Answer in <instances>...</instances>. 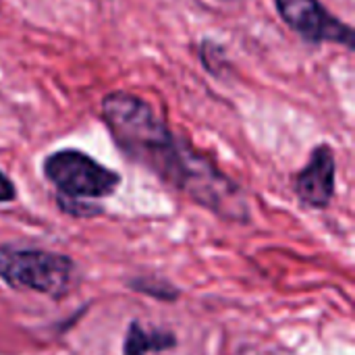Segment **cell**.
<instances>
[{"mask_svg": "<svg viewBox=\"0 0 355 355\" xmlns=\"http://www.w3.org/2000/svg\"><path fill=\"white\" fill-rule=\"evenodd\" d=\"M102 116L121 152L179 189L191 146L179 141L146 100L112 92L102 100Z\"/></svg>", "mask_w": 355, "mask_h": 355, "instance_id": "1", "label": "cell"}, {"mask_svg": "<svg viewBox=\"0 0 355 355\" xmlns=\"http://www.w3.org/2000/svg\"><path fill=\"white\" fill-rule=\"evenodd\" d=\"M73 277L75 262L69 256L33 248H0V281L15 291L62 300L71 291Z\"/></svg>", "mask_w": 355, "mask_h": 355, "instance_id": "2", "label": "cell"}, {"mask_svg": "<svg viewBox=\"0 0 355 355\" xmlns=\"http://www.w3.org/2000/svg\"><path fill=\"white\" fill-rule=\"evenodd\" d=\"M46 179L58 196L71 200H96L112 196L121 177L79 150H60L44 160Z\"/></svg>", "mask_w": 355, "mask_h": 355, "instance_id": "3", "label": "cell"}, {"mask_svg": "<svg viewBox=\"0 0 355 355\" xmlns=\"http://www.w3.org/2000/svg\"><path fill=\"white\" fill-rule=\"evenodd\" d=\"M281 19L312 44L333 42L354 50V29L335 19L318 0H275Z\"/></svg>", "mask_w": 355, "mask_h": 355, "instance_id": "4", "label": "cell"}, {"mask_svg": "<svg viewBox=\"0 0 355 355\" xmlns=\"http://www.w3.org/2000/svg\"><path fill=\"white\" fill-rule=\"evenodd\" d=\"M335 173L337 164L333 150L327 144L316 146L310 162L300 171L295 179V193L300 202L314 210L327 208L335 196Z\"/></svg>", "mask_w": 355, "mask_h": 355, "instance_id": "5", "label": "cell"}, {"mask_svg": "<svg viewBox=\"0 0 355 355\" xmlns=\"http://www.w3.org/2000/svg\"><path fill=\"white\" fill-rule=\"evenodd\" d=\"M177 345V339L168 331H146L139 322H131L125 345H123V355H152L164 354Z\"/></svg>", "mask_w": 355, "mask_h": 355, "instance_id": "6", "label": "cell"}, {"mask_svg": "<svg viewBox=\"0 0 355 355\" xmlns=\"http://www.w3.org/2000/svg\"><path fill=\"white\" fill-rule=\"evenodd\" d=\"M58 206L62 212L77 216V218H92V216L102 214V208L98 204H87L85 200H71V198L58 196Z\"/></svg>", "mask_w": 355, "mask_h": 355, "instance_id": "7", "label": "cell"}, {"mask_svg": "<svg viewBox=\"0 0 355 355\" xmlns=\"http://www.w3.org/2000/svg\"><path fill=\"white\" fill-rule=\"evenodd\" d=\"M17 198V189H15V183L0 171V204H6V202H12Z\"/></svg>", "mask_w": 355, "mask_h": 355, "instance_id": "8", "label": "cell"}]
</instances>
